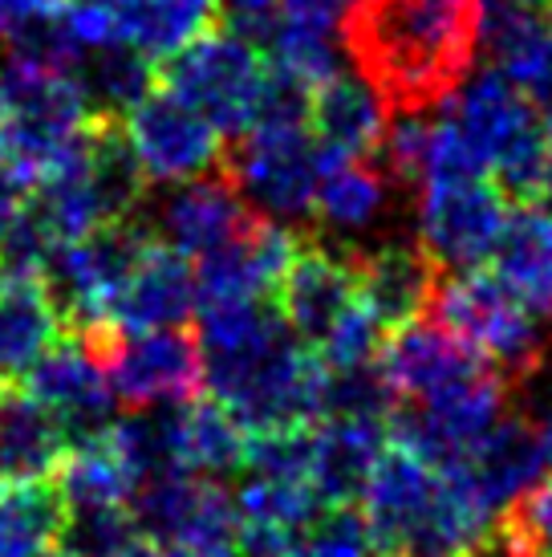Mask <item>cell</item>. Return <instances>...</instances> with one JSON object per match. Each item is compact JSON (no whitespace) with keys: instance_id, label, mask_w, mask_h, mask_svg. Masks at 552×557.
Segmentation results:
<instances>
[{"instance_id":"obj_1","label":"cell","mask_w":552,"mask_h":557,"mask_svg":"<svg viewBox=\"0 0 552 557\" xmlns=\"http://www.w3.org/2000/svg\"><path fill=\"white\" fill-rule=\"evenodd\" d=\"M203 387L244 432L305 428L322 419L325 362L289 330L268 297L200 306Z\"/></svg>"},{"instance_id":"obj_2","label":"cell","mask_w":552,"mask_h":557,"mask_svg":"<svg viewBox=\"0 0 552 557\" xmlns=\"http://www.w3.org/2000/svg\"><path fill=\"white\" fill-rule=\"evenodd\" d=\"M479 0H350L341 46L390 110L443 107L476 70Z\"/></svg>"},{"instance_id":"obj_3","label":"cell","mask_w":552,"mask_h":557,"mask_svg":"<svg viewBox=\"0 0 552 557\" xmlns=\"http://www.w3.org/2000/svg\"><path fill=\"white\" fill-rule=\"evenodd\" d=\"M362 505V517L390 557H460L500 525L460 472L435 468L399 440L378 456Z\"/></svg>"},{"instance_id":"obj_4","label":"cell","mask_w":552,"mask_h":557,"mask_svg":"<svg viewBox=\"0 0 552 557\" xmlns=\"http://www.w3.org/2000/svg\"><path fill=\"white\" fill-rule=\"evenodd\" d=\"M443 114L455 123L463 143L476 151L488 175L512 200H540L549 184V126L528 98L495 70L484 65L467 74L460 90L443 102Z\"/></svg>"},{"instance_id":"obj_5","label":"cell","mask_w":552,"mask_h":557,"mask_svg":"<svg viewBox=\"0 0 552 557\" xmlns=\"http://www.w3.org/2000/svg\"><path fill=\"white\" fill-rule=\"evenodd\" d=\"M427 310L439 330H447L472 355L495 367L512 387L524 383L549 355L537 313L524 310L495 273H479V269H455L447 277L439 273Z\"/></svg>"},{"instance_id":"obj_6","label":"cell","mask_w":552,"mask_h":557,"mask_svg":"<svg viewBox=\"0 0 552 557\" xmlns=\"http://www.w3.org/2000/svg\"><path fill=\"white\" fill-rule=\"evenodd\" d=\"M268 65L252 37L240 29L203 33L175 58H167L163 86L179 102L203 114L224 139H240L261 114Z\"/></svg>"},{"instance_id":"obj_7","label":"cell","mask_w":552,"mask_h":557,"mask_svg":"<svg viewBox=\"0 0 552 557\" xmlns=\"http://www.w3.org/2000/svg\"><path fill=\"white\" fill-rule=\"evenodd\" d=\"M507 395L512 383L495 367L479 362L427 399L399 403L390 416V435L427 456L435 468H455L507 416Z\"/></svg>"},{"instance_id":"obj_8","label":"cell","mask_w":552,"mask_h":557,"mask_svg":"<svg viewBox=\"0 0 552 557\" xmlns=\"http://www.w3.org/2000/svg\"><path fill=\"white\" fill-rule=\"evenodd\" d=\"M507 220L504 187L488 175H430L414 184V240L439 273L476 269Z\"/></svg>"},{"instance_id":"obj_9","label":"cell","mask_w":552,"mask_h":557,"mask_svg":"<svg viewBox=\"0 0 552 557\" xmlns=\"http://www.w3.org/2000/svg\"><path fill=\"white\" fill-rule=\"evenodd\" d=\"M322 143L309 123H252L231 151L228 180L252 216L297 224L313 212Z\"/></svg>"},{"instance_id":"obj_10","label":"cell","mask_w":552,"mask_h":557,"mask_svg":"<svg viewBox=\"0 0 552 557\" xmlns=\"http://www.w3.org/2000/svg\"><path fill=\"white\" fill-rule=\"evenodd\" d=\"M130 517L142 542L191 557H236L240 517L219 480L167 472L142 480L130 496Z\"/></svg>"},{"instance_id":"obj_11","label":"cell","mask_w":552,"mask_h":557,"mask_svg":"<svg viewBox=\"0 0 552 557\" xmlns=\"http://www.w3.org/2000/svg\"><path fill=\"white\" fill-rule=\"evenodd\" d=\"M86 346H93V355L102 358L114 399L126 403L130 411L175 407V403L196 399L203 387L200 346H196V334H184V325L135 330V334L114 330Z\"/></svg>"},{"instance_id":"obj_12","label":"cell","mask_w":552,"mask_h":557,"mask_svg":"<svg viewBox=\"0 0 552 557\" xmlns=\"http://www.w3.org/2000/svg\"><path fill=\"white\" fill-rule=\"evenodd\" d=\"M399 180L374 163V156H338L322 147V168H317V191H313V212L325 245L341 252H362L394 233L399 220Z\"/></svg>"},{"instance_id":"obj_13","label":"cell","mask_w":552,"mask_h":557,"mask_svg":"<svg viewBox=\"0 0 552 557\" xmlns=\"http://www.w3.org/2000/svg\"><path fill=\"white\" fill-rule=\"evenodd\" d=\"M118 126H123V139L130 143L147 184L167 187L208 175L224 156V135L187 102H179L167 86L163 90L151 86L126 110Z\"/></svg>"},{"instance_id":"obj_14","label":"cell","mask_w":552,"mask_h":557,"mask_svg":"<svg viewBox=\"0 0 552 557\" xmlns=\"http://www.w3.org/2000/svg\"><path fill=\"white\" fill-rule=\"evenodd\" d=\"M297 252H301V240L292 233V224L248 216L240 224V233L196 261L200 306H208V301H261V297L276 294V285L289 273Z\"/></svg>"},{"instance_id":"obj_15","label":"cell","mask_w":552,"mask_h":557,"mask_svg":"<svg viewBox=\"0 0 552 557\" xmlns=\"http://www.w3.org/2000/svg\"><path fill=\"white\" fill-rule=\"evenodd\" d=\"M25 379H29V395L62 423L70 444L93 440L114 423L118 399L106 379V367L93 355V346H86L77 334L53 342Z\"/></svg>"},{"instance_id":"obj_16","label":"cell","mask_w":552,"mask_h":557,"mask_svg":"<svg viewBox=\"0 0 552 557\" xmlns=\"http://www.w3.org/2000/svg\"><path fill=\"white\" fill-rule=\"evenodd\" d=\"M276 294H280V301H276L280 318L317 355L325 338L341 325V318L362 301L357 264L350 252L325 245V240H313V245H301V252L292 257Z\"/></svg>"},{"instance_id":"obj_17","label":"cell","mask_w":552,"mask_h":557,"mask_svg":"<svg viewBox=\"0 0 552 557\" xmlns=\"http://www.w3.org/2000/svg\"><path fill=\"white\" fill-rule=\"evenodd\" d=\"M252 216L248 203L240 200L236 184L224 175H196L184 184H167V191L142 212V228L159 245L184 252L187 261H200L203 252L219 248L228 236L240 233V224Z\"/></svg>"},{"instance_id":"obj_18","label":"cell","mask_w":552,"mask_h":557,"mask_svg":"<svg viewBox=\"0 0 552 557\" xmlns=\"http://www.w3.org/2000/svg\"><path fill=\"white\" fill-rule=\"evenodd\" d=\"M484 29L479 49L491 53V65L504 74L532 107L552 119V4H479Z\"/></svg>"},{"instance_id":"obj_19","label":"cell","mask_w":552,"mask_h":557,"mask_svg":"<svg viewBox=\"0 0 552 557\" xmlns=\"http://www.w3.org/2000/svg\"><path fill=\"white\" fill-rule=\"evenodd\" d=\"M200 306L196 289V264L184 252L147 240L135 257L130 273L123 277L114 306H110V330L135 334V330H163V325H184Z\"/></svg>"},{"instance_id":"obj_20","label":"cell","mask_w":552,"mask_h":557,"mask_svg":"<svg viewBox=\"0 0 552 557\" xmlns=\"http://www.w3.org/2000/svg\"><path fill=\"white\" fill-rule=\"evenodd\" d=\"M544 468H549V460H544L532 419L507 411L472 448V456L451 468V472H460L463 484L479 496V505L500 521L544 476Z\"/></svg>"},{"instance_id":"obj_21","label":"cell","mask_w":552,"mask_h":557,"mask_svg":"<svg viewBox=\"0 0 552 557\" xmlns=\"http://www.w3.org/2000/svg\"><path fill=\"white\" fill-rule=\"evenodd\" d=\"M386 444H390L386 419L325 416L317 419V428H309V484L322 509L353 505L362 496Z\"/></svg>"},{"instance_id":"obj_22","label":"cell","mask_w":552,"mask_h":557,"mask_svg":"<svg viewBox=\"0 0 552 557\" xmlns=\"http://www.w3.org/2000/svg\"><path fill=\"white\" fill-rule=\"evenodd\" d=\"M390 119H394V110L382 98V90L357 70L353 74L338 70L309 94L313 139L322 143L325 151H338V156H378Z\"/></svg>"},{"instance_id":"obj_23","label":"cell","mask_w":552,"mask_h":557,"mask_svg":"<svg viewBox=\"0 0 552 557\" xmlns=\"http://www.w3.org/2000/svg\"><path fill=\"white\" fill-rule=\"evenodd\" d=\"M353 264H357L362 301L378 313V322L386 330L414 322L418 313L427 310L430 289L439 281V264L418 248V240L411 233L386 236L378 245L353 252Z\"/></svg>"},{"instance_id":"obj_24","label":"cell","mask_w":552,"mask_h":557,"mask_svg":"<svg viewBox=\"0 0 552 557\" xmlns=\"http://www.w3.org/2000/svg\"><path fill=\"white\" fill-rule=\"evenodd\" d=\"M491 273L537 318H552V208L540 200L507 212L491 248Z\"/></svg>"},{"instance_id":"obj_25","label":"cell","mask_w":552,"mask_h":557,"mask_svg":"<svg viewBox=\"0 0 552 557\" xmlns=\"http://www.w3.org/2000/svg\"><path fill=\"white\" fill-rule=\"evenodd\" d=\"M70 451L62 423L29 391H0V484L49 480Z\"/></svg>"},{"instance_id":"obj_26","label":"cell","mask_w":552,"mask_h":557,"mask_svg":"<svg viewBox=\"0 0 552 557\" xmlns=\"http://www.w3.org/2000/svg\"><path fill=\"white\" fill-rule=\"evenodd\" d=\"M62 313L37 277H0V383H16L62 338Z\"/></svg>"},{"instance_id":"obj_27","label":"cell","mask_w":552,"mask_h":557,"mask_svg":"<svg viewBox=\"0 0 552 557\" xmlns=\"http://www.w3.org/2000/svg\"><path fill=\"white\" fill-rule=\"evenodd\" d=\"M171 444L179 472L224 480L244 468L248 432L215 399H187L171 407Z\"/></svg>"},{"instance_id":"obj_28","label":"cell","mask_w":552,"mask_h":557,"mask_svg":"<svg viewBox=\"0 0 552 557\" xmlns=\"http://www.w3.org/2000/svg\"><path fill=\"white\" fill-rule=\"evenodd\" d=\"M70 78L93 123H123L126 110L154 86L151 62L130 46L81 49L70 62Z\"/></svg>"},{"instance_id":"obj_29","label":"cell","mask_w":552,"mask_h":557,"mask_svg":"<svg viewBox=\"0 0 552 557\" xmlns=\"http://www.w3.org/2000/svg\"><path fill=\"white\" fill-rule=\"evenodd\" d=\"M58 493L65 509H102V505H130L135 476L123 465V456L110 448L106 432L93 440L70 444L65 460L58 465Z\"/></svg>"},{"instance_id":"obj_30","label":"cell","mask_w":552,"mask_h":557,"mask_svg":"<svg viewBox=\"0 0 552 557\" xmlns=\"http://www.w3.org/2000/svg\"><path fill=\"white\" fill-rule=\"evenodd\" d=\"M62 521V493L49 488V480L0 484V557H46Z\"/></svg>"},{"instance_id":"obj_31","label":"cell","mask_w":552,"mask_h":557,"mask_svg":"<svg viewBox=\"0 0 552 557\" xmlns=\"http://www.w3.org/2000/svg\"><path fill=\"white\" fill-rule=\"evenodd\" d=\"M215 0H130L126 9V46L147 62H167L196 37L212 29Z\"/></svg>"},{"instance_id":"obj_32","label":"cell","mask_w":552,"mask_h":557,"mask_svg":"<svg viewBox=\"0 0 552 557\" xmlns=\"http://www.w3.org/2000/svg\"><path fill=\"white\" fill-rule=\"evenodd\" d=\"M244 476L231 493L240 525L280 529V533H305L309 521L322 512V500L313 493V484L301 476H273V472H252L240 468Z\"/></svg>"},{"instance_id":"obj_33","label":"cell","mask_w":552,"mask_h":557,"mask_svg":"<svg viewBox=\"0 0 552 557\" xmlns=\"http://www.w3.org/2000/svg\"><path fill=\"white\" fill-rule=\"evenodd\" d=\"M62 549L74 557H118L138 542L130 505H102V509H65Z\"/></svg>"},{"instance_id":"obj_34","label":"cell","mask_w":552,"mask_h":557,"mask_svg":"<svg viewBox=\"0 0 552 557\" xmlns=\"http://www.w3.org/2000/svg\"><path fill=\"white\" fill-rule=\"evenodd\" d=\"M297 557H390L386 545L374 537V529L362 512H353L350 505L317 512L309 529L301 533V549Z\"/></svg>"},{"instance_id":"obj_35","label":"cell","mask_w":552,"mask_h":557,"mask_svg":"<svg viewBox=\"0 0 552 557\" xmlns=\"http://www.w3.org/2000/svg\"><path fill=\"white\" fill-rule=\"evenodd\" d=\"M500 521L528 557H552V476H540Z\"/></svg>"},{"instance_id":"obj_36","label":"cell","mask_w":552,"mask_h":557,"mask_svg":"<svg viewBox=\"0 0 552 557\" xmlns=\"http://www.w3.org/2000/svg\"><path fill=\"white\" fill-rule=\"evenodd\" d=\"M512 391L528 395V411H532V428L540 435V448H544V460L552 465V350L544 355L537 371L528 374L524 383H516Z\"/></svg>"},{"instance_id":"obj_37","label":"cell","mask_w":552,"mask_h":557,"mask_svg":"<svg viewBox=\"0 0 552 557\" xmlns=\"http://www.w3.org/2000/svg\"><path fill=\"white\" fill-rule=\"evenodd\" d=\"M280 4L285 0H215V9L231 21V29H240L244 37H261L268 21L280 13Z\"/></svg>"},{"instance_id":"obj_38","label":"cell","mask_w":552,"mask_h":557,"mask_svg":"<svg viewBox=\"0 0 552 557\" xmlns=\"http://www.w3.org/2000/svg\"><path fill=\"white\" fill-rule=\"evenodd\" d=\"M460 557H528V554H524V545L512 537V529L500 521V525L491 529V533H484L476 545H467Z\"/></svg>"},{"instance_id":"obj_39","label":"cell","mask_w":552,"mask_h":557,"mask_svg":"<svg viewBox=\"0 0 552 557\" xmlns=\"http://www.w3.org/2000/svg\"><path fill=\"white\" fill-rule=\"evenodd\" d=\"M118 557H159V545H151V542H142V537H138V542L126 545Z\"/></svg>"},{"instance_id":"obj_40","label":"cell","mask_w":552,"mask_h":557,"mask_svg":"<svg viewBox=\"0 0 552 557\" xmlns=\"http://www.w3.org/2000/svg\"><path fill=\"white\" fill-rule=\"evenodd\" d=\"M479 4H524V0H479Z\"/></svg>"},{"instance_id":"obj_41","label":"cell","mask_w":552,"mask_h":557,"mask_svg":"<svg viewBox=\"0 0 552 557\" xmlns=\"http://www.w3.org/2000/svg\"><path fill=\"white\" fill-rule=\"evenodd\" d=\"M46 557H74V554H70V549H49Z\"/></svg>"},{"instance_id":"obj_42","label":"cell","mask_w":552,"mask_h":557,"mask_svg":"<svg viewBox=\"0 0 552 557\" xmlns=\"http://www.w3.org/2000/svg\"><path fill=\"white\" fill-rule=\"evenodd\" d=\"M0 277H4V264H0Z\"/></svg>"},{"instance_id":"obj_43","label":"cell","mask_w":552,"mask_h":557,"mask_svg":"<svg viewBox=\"0 0 552 557\" xmlns=\"http://www.w3.org/2000/svg\"><path fill=\"white\" fill-rule=\"evenodd\" d=\"M338 4H350V0H338Z\"/></svg>"}]
</instances>
